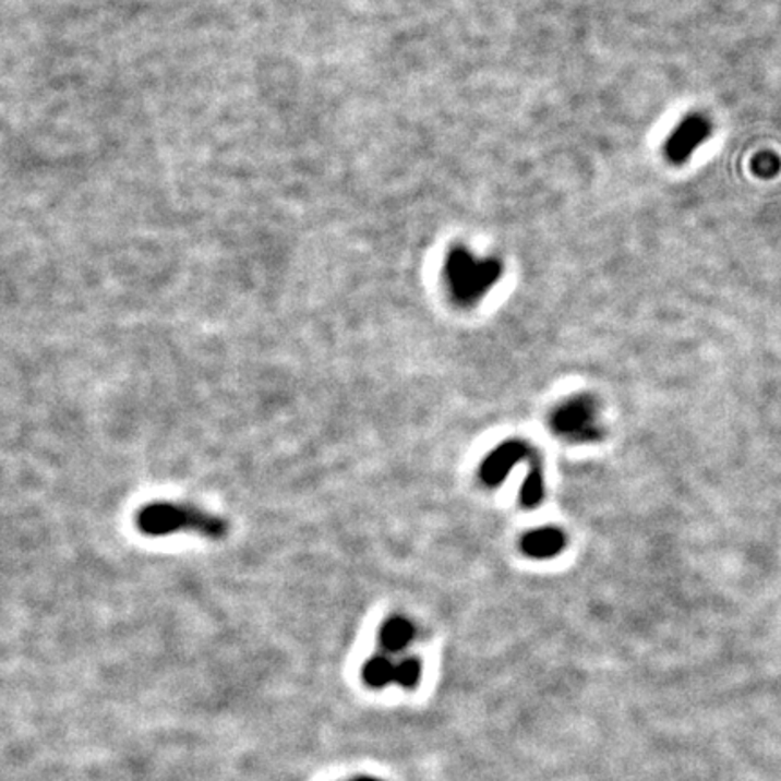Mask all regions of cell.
Returning a JSON list of instances; mask_svg holds the SVG:
<instances>
[{"label":"cell","mask_w":781,"mask_h":781,"mask_svg":"<svg viewBox=\"0 0 781 781\" xmlns=\"http://www.w3.org/2000/svg\"><path fill=\"white\" fill-rule=\"evenodd\" d=\"M414 637V628L406 618L395 617L384 624L381 632V640L384 648L389 651H400L411 642Z\"/></svg>","instance_id":"7"},{"label":"cell","mask_w":781,"mask_h":781,"mask_svg":"<svg viewBox=\"0 0 781 781\" xmlns=\"http://www.w3.org/2000/svg\"><path fill=\"white\" fill-rule=\"evenodd\" d=\"M555 433L576 442H593L601 436V428L597 423L596 406L590 398L577 396L565 401L552 417Z\"/></svg>","instance_id":"3"},{"label":"cell","mask_w":781,"mask_h":781,"mask_svg":"<svg viewBox=\"0 0 781 781\" xmlns=\"http://www.w3.org/2000/svg\"><path fill=\"white\" fill-rule=\"evenodd\" d=\"M420 676H422V664L417 659L401 660L400 664H396L395 682L400 686H417Z\"/></svg>","instance_id":"10"},{"label":"cell","mask_w":781,"mask_h":781,"mask_svg":"<svg viewBox=\"0 0 781 781\" xmlns=\"http://www.w3.org/2000/svg\"><path fill=\"white\" fill-rule=\"evenodd\" d=\"M396 665L386 657L371 659L364 668V681L373 687H382L395 682Z\"/></svg>","instance_id":"9"},{"label":"cell","mask_w":781,"mask_h":781,"mask_svg":"<svg viewBox=\"0 0 781 781\" xmlns=\"http://www.w3.org/2000/svg\"><path fill=\"white\" fill-rule=\"evenodd\" d=\"M532 458L530 447L522 442H505L481 464L480 478L486 486H497L505 481L516 465Z\"/></svg>","instance_id":"4"},{"label":"cell","mask_w":781,"mask_h":781,"mask_svg":"<svg viewBox=\"0 0 781 781\" xmlns=\"http://www.w3.org/2000/svg\"><path fill=\"white\" fill-rule=\"evenodd\" d=\"M502 277V264L496 260H481L469 250L456 249L445 261V279L459 304H474Z\"/></svg>","instance_id":"2"},{"label":"cell","mask_w":781,"mask_h":781,"mask_svg":"<svg viewBox=\"0 0 781 781\" xmlns=\"http://www.w3.org/2000/svg\"><path fill=\"white\" fill-rule=\"evenodd\" d=\"M357 781H379V780H373V778H359V780H357Z\"/></svg>","instance_id":"11"},{"label":"cell","mask_w":781,"mask_h":781,"mask_svg":"<svg viewBox=\"0 0 781 781\" xmlns=\"http://www.w3.org/2000/svg\"><path fill=\"white\" fill-rule=\"evenodd\" d=\"M136 527L147 538H167L172 533H197L211 541H221L230 532L227 519L189 503L154 502L140 508Z\"/></svg>","instance_id":"1"},{"label":"cell","mask_w":781,"mask_h":781,"mask_svg":"<svg viewBox=\"0 0 781 781\" xmlns=\"http://www.w3.org/2000/svg\"><path fill=\"white\" fill-rule=\"evenodd\" d=\"M544 496V481L543 470L539 465V459H536L532 464V469L527 474V480L522 481L521 500L522 507L533 508L538 507L539 503L543 502Z\"/></svg>","instance_id":"8"},{"label":"cell","mask_w":781,"mask_h":781,"mask_svg":"<svg viewBox=\"0 0 781 781\" xmlns=\"http://www.w3.org/2000/svg\"><path fill=\"white\" fill-rule=\"evenodd\" d=\"M709 134H711V123L706 118L700 115L687 117L665 143L668 158L673 164H684Z\"/></svg>","instance_id":"5"},{"label":"cell","mask_w":781,"mask_h":781,"mask_svg":"<svg viewBox=\"0 0 781 781\" xmlns=\"http://www.w3.org/2000/svg\"><path fill=\"white\" fill-rule=\"evenodd\" d=\"M566 539L557 528H538L528 532L521 541L522 554L533 560H549L565 549Z\"/></svg>","instance_id":"6"}]
</instances>
